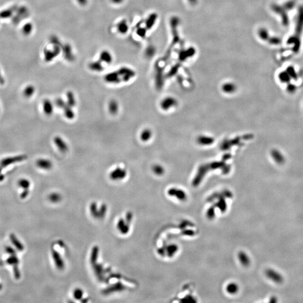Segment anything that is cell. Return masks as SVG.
I'll use <instances>...</instances> for the list:
<instances>
[{"mask_svg": "<svg viewBox=\"0 0 303 303\" xmlns=\"http://www.w3.org/2000/svg\"><path fill=\"white\" fill-rule=\"evenodd\" d=\"M117 71L120 77L121 81L124 82H128L135 76V71L127 67H121Z\"/></svg>", "mask_w": 303, "mask_h": 303, "instance_id": "1", "label": "cell"}, {"mask_svg": "<svg viewBox=\"0 0 303 303\" xmlns=\"http://www.w3.org/2000/svg\"><path fill=\"white\" fill-rule=\"evenodd\" d=\"M110 178L113 181L124 179L127 176V171L124 168L117 167L110 172Z\"/></svg>", "mask_w": 303, "mask_h": 303, "instance_id": "2", "label": "cell"}, {"mask_svg": "<svg viewBox=\"0 0 303 303\" xmlns=\"http://www.w3.org/2000/svg\"><path fill=\"white\" fill-rule=\"evenodd\" d=\"M26 158V156H18L14 157H8L4 158L1 161V166L2 167H6L12 164H14L18 162L23 161Z\"/></svg>", "mask_w": 303, "mask_h": 303, "instance_id": "3", "label": "cell"}, {"mask_svg": "<svg viewBox=\"0 0 303 303\" xmlns=\"http://www.w3.org/2000/svg\"><path fill=\"white\" fill-rule=\"evenodd\" d=\"M104 79L107 83L110 84H119L121 81H122L117 71L107 74L104 77Z\"/></svg>", "mask_w": 303, "mask_h": 303, "instance_id": "4", "label": "cell"}, {"mask_svg": "<svg viewBox=\"0 0 303 303\" xmlns=\"http://www.w3.org/2000/svg\"><path fill=\"white\" fill-rule=\"evenodd\" d=\"M54 143L56 146H57L60 152L62 153H65L68 151V145L65 142V141L60 136H56L54 138Z\"/></svg>", "mask_w": 303, "mask_h": 303, "instance_id": "5", "label": "cell"}, {"mask_svg": "<svg viewBox=\"0 0 303 303\" xmlns=\"http://www.w3.org/2000/svg\"><path fill=\"white\" fill-rule=\"evenodd\" d=\"M130 223V222H128L126 219L125 220L123 219H120L117 222V229L119 230V231L121 234L123 235L127 234L130 230V227H129Z\"/></svg>", "mask_w": 303, "mask_h": 303, "instance_id": "6", "label": "cell"}, {"mask_svg": "<svg viewBox=\"0 0 303 303\" xmlns=\"http://www.w3.org/2000/svg\"><path fill=\"white\" fill-rule=\"evenodd\" d=\"M52 254L57 268L59 270L64 269L65 267V263L59 253L55 250H52Z\"/></svg>", "mask_w": 303, "mask_h": 303, "instance_id": "7", "label": "cell"}, {"mask_svg": "<svg viewBox=\"0 0 303 303\" xmlns=\"http://www.w3.org/2000/svg\"><path fill=\"white\" fill-rule=\"evenodd\" d=\"M176 100L172 97H167L164 99L160 103L161 108L164 110H167L176 105Z\"/></svg>", "mask_w": 303, "mask_h": 303, "instance_id": "8", "label": "cell"}, {"mask_svg": "<svg viewBox=\"0 0 303 303\" xmlns=\"http://www.w3.org/2000/svg\"><path fill=\"white\" fill-rule=\"evenodd\" d=\"M37 165L38 167L45 170H50L53 167V164L51 161L43 158L40 159L37 161Z\"/></svg>", "mask_w": 303, "mask_h": 303, "instance_id": "9", "label": "cell"}, {"mask_svg": "<svg viewBox=\"0 0 303 303\" xmlns=\"http://www.w3.org/2000/svg\"><path fill=\"white\" fill-rule=\"evenodd\" d=\"M43 109L47 115H51L53 111V106L51 102L48 99H45L43 103Z\"/></svg>", "mask_w": 303, "mask_h": 303, "instance_id": "10", "label": "cell"}, {"mask_svg": "<svg viewBox=\"0 0 303 303\" xmlns=\"http://www.w3.org/2000/svg\"><path fill=\"white\" fill-rule=\"evenodd\" d=\"M119 110V105L115 99H111L108 103V111L111 115H116Z\"/></svg>", "mask_w": 303, "mask_h": 303, "instance_id": "11", "label": "cell"}, {"mask_svg": "<svg viewBox=\"0 0 303 303\" xmlns=\"http://www.w3.org/2000/svg\"><path fill=\"white\" fill-rule=\"evenodd\" d=\"M272 156L273 157L274 161L278 164H282L285 162V157L282 155V154L277 150H274L272 151Z\"/></svg>", "mask_w": 303, "mask_h": 303, "instance_id": "12", "label": "cell"}, {"mask_svg": "<svg viewBox=\"0 0 303 303\" xmlns=\"http://www.w3.org/2000/svg\"><path fill=\"white\" fill-rule=\"evenodd\" d=\"M152 136V132L150 129H145L141 132L140 135V140L143 142H146L150 140Z\"/></svg>", "mask_w": 303, "mask_h": 303, "instance_id": "13", "label": "cell"}, {"mask_svg": "<svg viewBox=\"0 0 303 303\" xmlns=\"http://www.w3.org/2000/svg\"><path fill=\"white\" fill-rule=\"evenodd\" d=\"M99 61L101 62H104L106 64H110L112 61V57L110 52L107 51H103L100 55Z\"/></svg>", "mask_w": 303, "mask_h": 303, "instance_id": "14", "label": "cell"}, {"mask_svg": "<svg viewBox=\"0 0 303 303\" xmlns=\"http://www.w3.org/2000/svg\"><path fill=\"white\" fill-rule=\"evenodd\" d=\"M66 103L68 106L74 107L76 105V99L73 92L68 91L66 93Z\"/></svg>", "mask_w": 303, "mask_h": 303, "instance_id": "15", "label": "cell"}, {"mask_svg": "<svg viewBox=\"0 0 303 303\" xmlns=\"http://www.w3.org/2000/svg\"><path fill=\"white\" fill-rule=\"evenodd\" d=\"M168 194L171 196H176V197L180 199H185L186 198V195L182 190H177L176 189H171L168 190Z\"/></svg>", "mask_w": 303, "mask_h": 303, "instance_id": "16", "label": "cell"}, {"mask_svg": "<svg viewBox=\"0 0 303 303\" xmlns=\"http://www.w3.org/2000/svg\"><path fill=\"white\" fill-rule=\"evenodd\" d=\"M72 108L67 105L64 108V115L69 120H73L75 117V113Z\"/></svg>", "mask_w": 303, "mask_h": 303, "instance_id": "17", "label": "cell"}, {"mask_svg": "<svg viewBox=\"0 0 303 303\" xmlns=\"http://www.w3.org/2000/svg\"><path fill=\"white\" fill-rule=\"evenodd\" d=\"M89 67L92 71L97 72H101L103 70V67L100 61L91 62L89 65Z\"/></svg>", "mask_w": 303, "mask_h": 303, "instance_id": "18", "label": "cell"}, {"mask_svg": "<svg viewBox=\"0 0 303 303\" xmlns=\"http://www.w3.org/2000/svg\"><path fill=\"white\" fill-rule=\"evenodd\" d=\"M239 258L241 264L245 266H248L250 263V260L249 259L248 256H247L244 252H241L239 253Z\"/></svg>", "mask_w": 303, "mask_h": 303, "instance_id": "19", "label": "cell"}, {"mask_svg": "<svg viewBox=\"0 0 303 303\" xmlns=\"http://www.w3.org/2000/svg\"><path fill=\"white\" fill-rule=\"evenodd\" d=\"M10 239H11V242L12 244L15 245V247L18 249L20 251H22L24 249V246L20 241L17 239L16 237L15 236V235L11 234L10 235Z\"/></svg>", "mask_w": 303, "mask_h": 303, "instance_id": "20", "label": "cell"}, {"mask_svg": "<svg viewBox=\"0 0 303 303\" xmlns=\"http://www.w3.org/2000/svg\"><path fill=\"white\" fill-rule=\"evenodd\" d=\"M90 210L91 215H93L95 218L99 219V209H98L97 208V205L95 202H93L91 203L90 207Z\"/></svg>", "mask_w": 303, "mask_h": 303, "instance_id": "21", "label": "cell"}, {"mask_svg": "<svg viewBox=\"0 0 303 303\" xmlns=\"http://www.w3.org/2000/svg\"><path fill=\"white\" fill-rule=\"evenodd\" d=\"M156 19H157V15L156 14H152L150 15L146 22V26L147 29H150L153 26Z\"/></svg>", "mask_w": 303, "mask_h": 303, "instance_id": "22", "label": "cell"}, {"mask_svg": "<svg viewBox=\"0 0 303 303\" xmlns=\"http://www.w3.org/2000/svg\"><path fill=\"white\" fill-rule=\"evenodd\" d=\"M117 28H118V30L119 31L120 33H122V34H125V33H126L128 30V26L126 21L125 20L121 21L118 24Z\"/></svg>", "mask_w": 303, "mask_h": 303, "instance_id": "23", "label": "cell"}, {"mask_svg": "<svg viewBox=\"0 0 303 303\" xmlns=\"http://www.w3.org/2000/svg\"><path fill=\"white\" fill-rule=\"evenodd\" d=\"M152 171L158 176L162 175L164 172V168L160 164H154L152 167Z\"/></svg>", "mask_w": 303, "mask_h": 303, "instance_id": "24", "label": "cell"}, {"mask_svg": "<svg viewBox=\"0 0 303 303\" xmlns=\"http://www.w3.org/2000/svg\"><path fill=\"white\" fill-rule=\"evenodd\" d=\"M125 288L123 285L121 284L120 283H117L116 285H114V286H112V287H110V288H107L106 291L107 292H108V291L112 292H113V291H121L122 289H125Z\"/></svg>", "mask_w": 303, "mask_h": 303, "instance_id": "25", "label": "cell"}, {"mask_svg": "<svg viewBox=\"0 0 303 303\" xmlns=\"http://www.w3.org/2000/svg\"><path fill=\"white\" fill-rule=\"evenodd\" d=\"M83 291L81 288H77L74 291L73 295L74 298L77 300H81L83 296Z\"/></svg>", "mask_w": 303, "mask_h": 303, "instance_id": "26", "label": "cell"}, {"mask_svg": "<svg viewBox=\"0 0 303 303\" xmlns=\"http://www.w3.org/2000/svg\"><path fill=\"white\" fill-rule=\"evenodd\" d=\"M34 91H35V89L33 86H28L24 89V95H25L26 97H28V98L30 97L34 93Z\"/></svg>", "mask_w": 303, "mask_h": 303, "instance_id": "27", "label": "cell"}, {"mask_svg": "<svg viewBox=\"0 0 303 303\" xmlns=\"http://www.w3.org/2000/svg\"><path fill=\"white\" fill-rule=\"evenodd\" d=\"M227 291L230 294H235L237 292L238 290V286L236 284L234 283H231L227 286Z\"/></svg>", "mask_w": 303, "mask_h": 303, "instance_id": "28", "label": "cell"}, {"mask_svg": "<svg viewBox=\"0 0 303 303\" xmlns=\"http://www.w3.org/2000/svg\"><path fill=\"white\" fill-rule=\"evenodd\" d=\"M6 262L9 264L13 265L15 266L18 264L19 259L16 257V256H15V254H12L10 258H8V260H6Z\"/></svg>", "mask_w": 303, "mask_h": 303, "instance_id": "29", "label": "cell"}, {"mask_svg": "<svg viewBox=\"0 0 303 303\" xmlns=\"http://www.w3.org/2000/svg\"><path fill=\"white\" fill-rule=\"evenodd\" d=\"M49 199L53 203H57L61 199V197L59 194L53 193L50 195Z\"/></svg>", "mask_w": 303, "mask_h": 303, "instance_id": "30", "label": "cell"}, {"mask_svg": "<svg viewBox=\"0 0 303 303\" xmlns=\"http://www.w3.org/2000/svg\"><path fill=\"white\" fill-rule=\"evenodd\" d=\"M19 185L23 189L28 190L30 186L29 181L26 179H22L19 181Z\"/></svg>", "mask_w": 303, "mask_h": 303, "instance_id": "31", "label": "cell"}, {"mask_svg": "<svg viewBox=\"0 0 303 303\" xmlns=\"http://www.w3.org/2000/svg\"><path fill=\"white\" fill-rule=\"evenodd\" d=\"M56 105L59 108H64L67 105V103L62 98H57L56 101Z\"/></svg>", "mask_w": 303, "mask_h": 303, "instance_id": "32", "label": "cell"}, {"mask_svg": "<svg viewBox=\"0 0 303 303\" xmlns=\"http://www.w3.org/2000/svg\"><path fill=\"white\" fill-rule=\"evenodd\" d=\"M223 89L224 91H227V92H229V91L231 92V91H234L235 87L232 84H226V85H224Z\"/></svg>", "mask_w": 303, "mask_h": 303, "instance_id": "33", "label": "cell"}, {"mask_svg": "<svg viewBox=\"0 0 303 303\" xmlns=\"http://www.w3.org/2000/svg\"><path fill=\"white\" fill-rule=\"evenodd\" d=\"M137 34L140 37H145L146 36V29L145 28H139L138 30H137Z\"/></svg>", "mask_w": 303, "mask_h": 303, "instance_id": "34", "label": "cell"}, {"mask_svg": "<svg viewBox=\"0 0 303 303\" xmlns=\"http://www.w3.org/2000/svg\"><path fill=\"white\" fill-rule=\"evenodd\" d=\"M177 248H176V246H174V245H171L170 246H169L168 248V254H170V256H171L175 252H176Z\"/></svg>", "mask_w": 303, "mask_h": 303, "instance_id": "35", "label": "cell"}, {"mask_svg": "<svg viewBox=\"0 0 303 303\" xmlns=\"http://www.w3.org/2000/svg\"><path fill=\"white\" fill-rule=\"evenodd\" d=\"M6 252L9 253H10V254H11L12 255V254H15V250L11 248L10 246H8L6 248Z\"/></svg>", "mask_w": 303, "mask_h": 303, "instance_id": "36", "label": "cell"}, {"mask_svg": "<svg viewBox=\"0 0 303 303\" xmlns=\"http://www.w3.org/2000/svg\"><path fill=\"white\" fill-rule=\"evenodd\" d=\"M79 2V4H81V5H85L87 3V0H77Z\"/></svg>", "mask_w": 303, "mask_h": 303, "instance_id": "37", "label": "cell"}, {"mask_svg": "<svg viewBox=\"0 0 303 303\" xmlns=\"http://www.w3.org/2000/svg\"><path fill=\"white\" fill-rule=\"evenodd\" d=\"M28 190H26L22 193L21 197L22 198H25L28 195Z\"/></svg>", "mask_w": 303, "mask_h": 303, "instance_id": "38", "label": "cell"}, {"mask_svg": "<svg viewBox=\"0 0 303 303\" xmlns=\"http://www.w3.org/2000/svg\"><path fill=\"white\" fill-rule=\"evenodd\" d=\"M111 1L114 4H120L123 1V0H111Z\"/></svg>", "mask_w": 303, "mask_h": 303, "instance_id": "39", "label": "cell"}, {"mask_svg": "<svg viewBox=\"0 0 303 303\" xmlns=\"http://www.w3.org/2000/svg\"><path fill=\"white\" fill-rule=\"evenodd\" d=\"M195 1H196V0H190V2H191L192 3H193V2H195Z\"/></svg>", "mask_w": 303, "mask_h": 303, "instance_id": "40", "label": "cell"}]
</instances>
